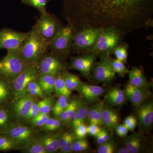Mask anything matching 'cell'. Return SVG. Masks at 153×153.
Returning <instances> with one entry per match:
<instances>
[{
	"instance_id": "1",
	"label": "cell",
	"mask_w": 153,
	"mask_h": 153,
	"mask_svg": "<svg viewBox=\"0 0 153 153\" xmlns=\"http://www.w3.org/2000/svg\"><path fill=\"white\" fill-rule=\"evenodd\" d=\"M66 19L77 30L113 27L125 35L152 25L153 0H63Z\"/></svg>"
},
{
	"instance_id": "2",
	"label": "cell",
	"mask_w": 153,
	"mask_h": 153,
	"mask_svg": "<svg viewBox=\"0 0 153 153\" xmlns=\"http://www.w3.org/2000/svg\"><path fill=\"white\" fill-rule=\"evenodd\" d=\"M49 44L33 27L22 44L18 54L26 64L37 63L47 52Z\"/></svg>"
},
{
	"instance_id": "3",
	"label": "cell",
	"mask_w": 153,
	"mask_h": 153,
	"mask_svg": "<svg viewBox=\"0 0 153 153\" xmlns=\"http://www.w3.org/2000/svg\"><path fill=\"white\" fill-rule=\"evenodd\" d=\"M125 36L120 30L114 27H103L95 46L88 52L95 53L97 56H111L116 47L122 43Z\"/></svg>"
},
{
	"instance_id": "4",
	"label": "cell",
	"mask_w": 153,
	"mask_h": 153,
	"mask_svg": "<svg viewBox=\"0 0 153 153\" xmlns=\"http://www.w3.org/2000/svg\"><path fill=\"white\" fill-rule=\"evenodd\" d=\"M76 30L70 23L62 26L49 43V48L52 52L62 59L70 55Z\"/></svg>"
},
{
	"instance_id": "5",
	"label": "cell",
	"mask_w": 153,
	"mask_h": 153,
	"mask_svg": "<svg viewBox=\"0 0 153 153\" xmlns=\"http://www.w3.org/2000/svg\"><path fill=\"white\" fill-rule=\"evenodd\" d=\"M102 28L87 27L76 30L72 42L71 52L83 54L89 52L95 46Z\"/></svg>"
},
{
	"instance_id": "6",
	"label": "cell",
	"mask_w": 153,
	"mask_h": 153,
	"mask_svg": "<svg viewBox=\"0 0 153 153\" xmlns=\"http://www.w3.org/2000/svg\"><path fill=\"white\" fill-rule=\"evenodd\" d=\"M27 64L21 60L18 53L8 52L0 60V76L11 82Z\"/></svg>"
},
{
	"instance_id": "7",
	"label": "cell",
	"mask_w": 153,
	"mask_h": 153,
	"mask_svg": "<svg viewBox=\"0 0 153 153\" xmlns=\"http://www.w3.org/2000/svg\"><path fill=\"white\" fill-rule=\"evenodd\" d=\"M37 63L27 64L24 69L11 82L13 93V99L26 94V88L28 83L37 79L39 75Z\"/></svg>"
},
{
	"instance_id": "8",
	"label": "cell",
	"mask_w": 153,
	"mask_h": 153,
	"mask_svg": "<svg viewBox=\"0 0 153 153\" xmlns=\"http://www.w3.org/2000/svg\"><path fill=\"white\" fill-rule=\"evenodd\" d=\"M62 26L57 18L47 12L46 13L41 14L34 27L49 44Z\"/></svg>"
},
{
	"instance_id": "9",
	"label": "cell",
	"mask_w": 153,
	"mask_h": 153,
	"mask_svg": "<svg viewBox=\"0 0 153 153\" xmlns=\"http://www.w3.org/2000/svg\"><path fill=\"white\" fill-rule=\"evenodd\" d=\"M29 33V32L21 33L10 29L0 30V50L5 49L8 52L19 53Z\"/></svg>"
},
{
	"instance_id": "10",
	"label": "cell",
	"mask_w": 153,
	"mask_h": 153,
	"mask_svg": "<svg viewBox=\"0 0 153 153\" xmlns=\"http://www.w3.org/2000/svg\"><path fill=\"white\" fill-rule=\"evenodd\" d=\"M0 134L13 140L20 146L31 139L36 137V133L33 128L13 122L1 131Z\"/></svg>"
},
{
	"instance_id": "11",
	"label": "cell",
	"mask_w": 153,
	"mask_h": 153,
	"mask_svg": "<svg viewBox=\"0 0 153 153\" xmlns=\"http://www.w3.org/2000/svg\"><path fill=\"white\" fill-rule=\"evenodd\" d=\"M39 75L49 74L57 76L64 70L65 66L62 59L53 52L44 53L37 62Z\"/></svg>"
},
{
	"instance_id": "12",
	"label": "cell",
	"mask_w": 153,
	"mask_h": 153,
	"mask_svg": "<svg viewBox=\"0 0 153 153\" xmlns=\"http://www.w3.org/2000/svg\"><path fill=\"white\" fill-rule=\"evenodd\" d=\"M100 57V60L96 63L92 71L93 80L97 83L111 82L116 77V73L111 67V57L109 55Z\"/></svg>"
},
{
	"instance_id": "13",
	"label": "cell",
	"mask_w": 153,
	"mask_h": 153,
	"mask_svg": "<svg viewBox=\"0 0 153 153\" xmlns=\"http://www.w3.org/2000/svg\"><path fill=\"white\" fill-rule=\"evenodd\" d=\"M97 56L95 53L87 52L81 56L72 57L69 68L79 71L84 77L89 78L96 63Z\"/></svg>"
},
{
	"instance_id": "14",
	"label": "cell",
	"mask_w": 153,
	"mask_h": 153,
	"mask_svg": "<svg viewBox=\"0 0 153 153\" xmlns=\"http://www.w3.org/2000/svg\"><path fill=\"white\" fill-rule=\"evenodd\" d=\"M34 97L27 94L16 99H13L11 102V110L14 118L17 120H25L31 105L35 101Z\"/></svg>"
},
{
	"instance_id": "15",
	"label": "cell",
	"mask_w": 153,
	"mask_h": 153,
	"mask_svg": "<svg viewBox=\"0 0 153 153\" xmlns=\"http://www.w3.org/2000/svg\"><path fill=\"white\" fill-rule=\"evenodd\" d=\"M127 98L136 108L146 101L152 95L148 89L136 87L128 82L124 91Z\"/></svg>"
},
{
	"instance_id": "16",
	"label": "cell",
	"mask_w": 153,
	"mask_h": 153,
	"mask_svg": "<svg viewBox=\"0 0 153 153\" xmlns=\"http://www.w3.org/2000/svg\"><path fill=\"white\" fill-rule=\"evenodd\" d=\"M136 108V114L140 125L143 128L148 129L153 123L152 101L144 102Z\"/></svg>"
},
{
	"instance_id": "17",
	"label": "cell",
	"mask_w": 153,
	"mask_h": 153,
	"mask_svg": "<svg viewBox=\"0 0 153 153\" xmlns=\"http://www.w3.org/2000/svg\"><path fill=\"white\" fill-rule=\"evenodd\" d=\"M87 102L93 103L99 101L104 91L102 87L97 85L82 83L77 90Z\"/></svg>"
},
{
	"instance_id": "18",
	"label": "cell",
	"mask_w": 153,
	"mask_h": 153,
	"mask_svg": "<svg viewBox=\"0 0 153 153\" xmlns=\"http://www.w3.org/2000/svg\"><path fill=\"white\" fill-rule=\"evenodd\" d=\"M102 120L103 125L112 131L115 129L119 121V114L117 109L109 105H105L102 111Z\"/></svg>"
},
{
	"instance_id": "19",
	"label": "cell",
	"mask_w": 153,
	"mask_h": 153,
	"mask_svg": "<svg viewBox=\"0 0 153 153\" xmlns=\"http://www.w3.org/2000/svg\"><path fill=\"white\" fill-rule=\"evenodd\" d=\"M60 133H47L41 134L38 138L47 153L57 152L59 149Z\"/></svg>"
},
{
	"instance_id": "20",
	"label": "cell",
	"mask_w": 153,
	"mask_h": 153,
	"mask_svg": "<svg viewBox=\"0 0 153 153\" xmlns=\"http://www.w3.org/2000/svg\"><path fill=\"white\" fill-rule=\"evenodd\" d=\"M129 82L132 85L148 89L149 82L145 76L141 67H134L128 71Z\"/></svg>"
},
{
	"instance_id": "21",
	"label": "cell",
	"mask_w": 153,
	"mask_h": 153,
	"mask_svg": "<svg viewBox=\"0 0 153 153\" xmlns=\"http://www.w3.org/2000/svg\"><path fill=\"white\" fill-rule=\"evenodd\" d=\"M126 98L124 91L120 88L116 87L108 91L104 102L110 106H120L125 102Z\"/></svg>"
},
{
	"instance_id": "22",
	"label": "cell",
	"mask_w": 153,
	"mask_h": 153,
	"mask_svg": "<svg viewBox=\"0 0 153 153\" xmlns=\"http://www.w3.org/2000/svg\"><path fill=\"white\" fill-rule=\"evenodd\" d=\"M144 138L141 134L137 132H134L126 137L123 140V143L128 149L129 153H138L141 151Z\"/></svg>"
},
{
	"instance_id": "23",
	"label": "cell",
	"mask_w": 153,
	"mask_h": 153,
	"mask_svg": "<svg viewBox=\"0 0 153 153\" xmlns=\"http://www.w3.org/2000/svg\"><path fill=\"white\" fill-rule=\"evenodd\" d=\"M13 97L11 82L0 76V106L8 105Z\"/></svg>"
},
{
	"instance_id": "24",
	"label": "cell",
	"mask_w": 153,
	"mask_h": 153,
	"mask_svg": "<svg viewBox=\"0 0 153 153\" xmlns=\"http://www.w3.org/2000/svg\"><path fill=\"white\" fill-rule=\"evenodd\" d=\"M56 76L49 74H40L37 80L44 91L45 95L50 96L55 91Z\"/></svg>"
},
{
	"instance_id": "25",
	"label": "cell",
	"mask_w": 153,
	"mask_h": 153,
	"mask_svg": "<svg viewBox=\"0 0 153 153\" xmlns=\"http://www.w3.org/2000/svg\"><path fill=\"white\" fill-rule=\"evenodd\" d=\"M81 103L82 102L79 99L73 100L68 102L66 109L60 114L58 118L64 123L71 122Z\"/></svg>"
},
{
	"instance_id": "26",
	"label": "cell",
	"mask_w": 153,
	"mask_h": 153,
	"mask_svg": "<svg viewBox=\"0 0 153 153\" xmlns=\"http://www.w3.org/2000/svg\"><path fill=\"white\" fill-rule=\"evenodd\" d=\"M104 101H100L90 108L87 119L89 124L103 125L102 120V111L104 105Z\"/></svg>"
},
{
	"instance_id": "27",
	"label": "cell",
	"mask_w": 153,
	"mask_h": 153,
	"mask_svg": "<svg viewBox=\"0 0 153 153\" xmlns=\"http://www.w3.org/2000/svg\"><path fill=\"white\" fill-rule=\"evenodd\" d=\"M19 149L23 153H47L41 142L36 137L20 145Z\"/></svg>"
},
{
	"instance_id": "28",
	"label": "cell",
	"mask_w": 153,
	"mask_h": 153,
	"mask_svg": "<svg viewBox=\"0 0 153 153\" xmlns=\"http://www.w3.org/2000/svg\"><path fill=\"white\" fill-rule=\"evenodd\" d=\"M73 133L66 132L60 134L59 138V149L61 153H68L72 151V146L75 140Z\"/></svg>"
},
{
	"instance_id": "29",
	"label": "cell",
	"mask_w": 153,
	"mask_h": 153,
	"mask_svg": "<svg viewBox=\"0 0 153 153\" xmlns=\"http://www.w3.org/2000/svg\"><path fill=\"white\" fill-rule=\"evenodd\" d=\"M90 108L81 103L74 116V118L71 120V126L73 128L82 124L85 123L87 119Z\"/></svg>"
},
{
	"instance_id": "30",
	"label": "cell",
	"mask_w": 153,
	"mask_h": 153,
	"mask_svg": "<svg viewBox=\"0 0 153 153\" xmlns=\"http://www.w3.org/2000/svg\"><path fill=\"white\" fill-rule=\"evenodd\" d=\"M63 77L67 88L71 91H77L83 82L76 74L64 70L62 72Z\"/></svg>"
},
{
	"instance_id": "31",
	"label": "cell",
	"mask_w": 153,
	"mask_h": 153,
	"mask_svg": "<svg viewBox=\"0 0 153 153\" xmlns=\"http://www.w3.org/2000/svg\"><path fill=\"white\" fill-rule=\"evenodd\" d=\"M13 119L10 107L8 106L7 105L0 106V131L12 123Z\"/></svg>"
},
{
	"instance_id": "32",
	"label": "cell",
	"mask_w": 153,
	"mask_h": 153,
	"mask_svg": "<svg viewBox=\"0 0 153 153\" xmlns=\"http://www.w3.org/2000/svg\"><path fill=\"white\" fill-rule=\"evenodd\" d=\"M62 72H60L56 76L55 91L59 96H64L68 98L71 95V91L66 86Z\"/></svg>"
},
{
	"instance_id": "33",
	"label": "cell",
	"mask_w": 153,
	"mask_h": 153,
	"mask_svg": "<svg viewBox=\"0 0 153 153\" xmlns=\"http://www.w3.org/2000/svg\"><path fill=\"white\" fill-rule=\"evenodd\" d=\"M52 0H22L24 4L33 7L37 9L41 14L47 13V6Z\"/></svg>"
},
{
	"instance_id": "34",
	"label": "cell",
	"mask_w": 153,
	"mask_h": 153,
	"mask_svg": "<svg viewBox=\"0 0 153 153\" xmlns=\"http://www.w3.org/2000/svg\"><path fill=\"white\" fill-rule=\"evenodd\" d=\"M20 145L8 137L0 134V151L8 152L19 149Z\"/></svg>"
},
{
	"instance_id": "35",
	"label": "cell",
	"mask_w": 153,
	"mask_h": 153,
	"mask_svg": "<svg viewBox=\"0 0 153 153\" xmlns=\"http://www.w3.org/2000/svg\"><path fill=\"white\" fill-rule=\"evenodd\" d=\"M26 93L33 97L43 98L45 94L37 79L33 80L28 83L26 89Z\"/></svg>"
},
{
	"instance_id": "36",
	"label": "cell",
	"mask_w": 153,
	"mask_h": 153,
	"mask_svg": "<svg viewBox=\"0 0 153 153\" xmlns=\"http://www.w3.org/2000/svg\"><path fill=\"white\" fill-rule=\"evenodd\" d=\"M62 122L59 118H49L47 121L41 127V130L46 132L55 131L61 128Z\"/></svg>"
},
{
	"instance_id": "37",
	"label": "cell",
	"mask_w": 153,
	"mask_h": 153,
	"mask_svg": "<svg viewBox=\"0 0 153 153\" xmlns=\"http://www.w3.org/2000/svg\"><path fill=\"white\" fill-rule=\"evenodd\" d=\"M58 100L52 107L53 114L56 117H58L62 112L66 109L68 104V98L64 96H60Z\"/></svg>"
},
{
	"instance_id": "38",
	"label": "cell",
	"mask_w": 153,
	"mask_h": 153,
	"mask_svg": "<svg viewBox=\"0 0 153 153\" xmlns=\"http://www.w3.org/2000/svg\"><path fill=\"white\" fill-rule=\"evenodd\" d=\"M128 44L122 42L115 49L113 54L115 56L116 59L120 60L123 63H125L127 60L128 56Z\"/></svg>"
},
{
	"instance_id": "39",
	"label": "cell",
	"mask_w": 153,
	"mask_h": 153,
	"mask_svg": "<svg viewBox=\"0 0 153 153\" xmlns=\"http://www.w3.org/2000/svg\"><path fill=\"white\" fill-rule=\"evenodd\" d=\"M111 64L113 70L119 76L123 77L128 73L129 71L126 67L124 63L120 60L113 59L111 57Z\"/></svg>"
},
{
	"instance_id": "40",
	"label": "cell",
	"mask_w": 153,
	"mask_h": 153,
	"mask_svg": "<svg viewBox=\"0 0 153 153\" xmlns=\"http://www.w3.org/2000/svg\"><path fill=\"white\" fill-rule=\"evenodd\" d=\"M39 113L49 114L52 110L53 100L51 97L44 98L41 101L38 102Z\"/></svg>"
},
{
	"instance_id": "41",
	"label": "cell",
	"mask_w": 153,
	"mask_h": 153,
	"mask_svg": "<svg viewBox=\"0 0 153 153\" xmlns=\"http://www.w3.org/2000/svg\"><path fill=\"white\" fill-rule=\"evenodd\" d=\"M50 117L49 114L39 113L36 117L31 120L30 122L33 126L41 127Z\"/></svg>"
},
{
	"instance_id": "42",
	"label": "cell",
	"mask_w": 153,
	"mask_h": 153,
	"mask_svg": "<svg viewBox=\"0 0 153 153\" xmlns=\"http://www.w3.org/2000/svg\"><path fill=\"white\" fill-rule=\"evenodd\" d=\"M89 147V144L87 140L84 138L75 140L72 146V151L76 152H84Z\"/></svg>"
},
{
	"instance_id": "43",
	"label": "cell",
	"mask_w": 153,
	"mask_h": 153,
	"mask_svg": "<svg viewBox=\"0 0 153 153\" xmlns=\"http://www.w3.org/2000/svg\"><path fill=\"white\" fill-rule=\"evenodd\" d=\"M116 145L114 141L108 140L100 146L97 150L98 153H113L115 151Z\"/></svg>"
},
{
	"instance_id": "44",
	"label": "cell",
	"mask_w": 153,
	"mask_h": 153,
	"mask_svg": "<svg viewBox=\"0 0 153 153\" xmlns=\"http://www.w3.org/2000/svg\"><path fill=\"white\" fill-rule=\"evenodd\" d=\"M39 108L38 106V102H36V100L33 102L25 118V121H30L31 120L36 117L39 113Z\"/></svg>"
},
{
	"instance_id": "45",
	"label": "cell",
	"mask_w": 153,
	"mask_h": 153,
	"mask_svg": "<svg viewBox=\"0 0 153 153\" xmlns=\"http://www.w3.org/2000/svg\"><path fill=\"white\" fill-rule=\"evenodd\" d=\"M74 129V134L77 139L85 138L88 134L87 126L83 123Z\"/></svg>"
},
{
	"instance_id": "46",
	"label": "cell",
	"mask_w": 153,
	"mask_h": 153,
	"mask_svg": "<svg viewBox=\"0 0 153 153\" xmlns=\"http://www.w3.org/2000/svg\"><path fill=\"white\" fill-rule=\"evenodd\" d=\"M97 144L101 145L109 140V134L105 129L101 128L100 131L95 136Z\"/></svg>"
},
{
	"instance_id": "47",
	"label": "cell",
	"mask_w": 153,
	"mask_h": 153,
	"mask_svg": "<svg viewBox=\"0 0 153 153\" xmlns=\"http://www.w3.org/2000/svg\"><path fill=\"white\" fill-rule=\"evenodd\" d=\"M114 130L117 135L121 137H125L126 136L129 131L127 128L124 124L118 125Z\"/></svg>"
},
{
	"instance_id": "48",
	"label": "cell",
	"mask_w": 153,
	"mask_h": 153,
	"mask_svg": "<svg viewBox=\"0 0 153 153\" xmlns=\"http://www.w3.org/2000/svg\"><path fill=\"white\" fill-rule=\"evenodd\" d=\"M88 134L91 136L95 137L101 130L99 126L97 125L90 124L87 127Z\"/></svg>"
},
{
	"instance_id": "49",
	"label": "cell",
	"mask_w": 153,
	"mask_h": 153,
	"mask_svg": "<svg viewBox=\"0 0 153 153\" xmlns=\"http://www.w3.org/2000/svg\"><path fill=\"white\" fill-rule=\"evenodd\" d=\"M136 120H137L136 118L135 117L134 115H131L128 116L127 117H126L125 119L124 120V125L126 126V127H127L130 124Z\"/></svg>"
},
{
	"instance_id": "50",
	"label": "cell",
	"mask_w": 153,
	"mask_h": 153,
	"mask_svg": "<svg viewBox=\"0 0 153 153\" xmlns=\"http://www.w3.org/2000/svg\"><path fill=\"white\" fill-rule=\"evenodd\" d=\"M137 124V120L134 121L132 122L131 123L128 125L126 127L130 131H133L134 130L135 128L136 127Z\"/></svg>"
},
{
	"instance_id": "51",
	"label": "cell",
	"mask_w": 153,
	"mask_h": 153,
	"mask_svg": "<svg viewBox=\"0 0 153 153\" xmlns=\"http://www.w3.org/2000/svg\"><path fill=\"white\" fill-rule=\"evenodd\" d=\"M117 153H129L128 149L125 146L119 149L117 152Z\"/></svg>"
},
{
	"instance_id": "52",
	"label": "cell",
	"mask_w": 153,
	"mask_h": 153,
	"mask_svg": "<svg viewBox=\"0 0 153 153\" xmlns=\"http://www.w3.org/2000/svg\"></svg>"
}]
</instances>
